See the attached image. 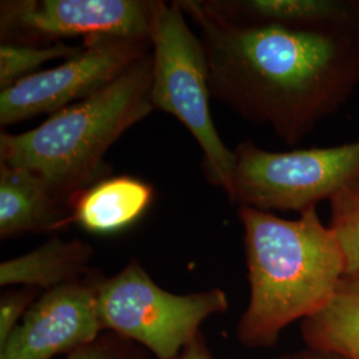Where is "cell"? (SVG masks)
<instances>
[{
    "label": "cell",
    "mask_w": 359,
    "mask_h": 359,
    "mask_svg": "<svg viewBox=\"0 0 359 359\" xmlns=\"http://www.w3.org/2000/svg\"><path fill=\"white\" fill-rule=\"evenodd\" d=\"M271 359H348L344 355L335 354V353H329V351H321V350H313L308 348L305 351H299L295 354H289V355H281L277 358Z\"/></svg>",
    "instance_id": "ffe728a7"
},
{
    "label": "cell",
    "mask_w": 359,
    "mask_h": 359,
    "mask_svg": "<svg viewBox=\"0 0 359 359\" xmlns=\"http://www.w3.org/2000/svg\"><path fill=\"white\" fill-rule=\"evenodd\" d=\"M228 308V295L218 287L191 294L161 289L137 259L114 277L97 280L103 330L140 344L157 359L177 358L200 337L201 325Z\"/></svg>",
    "instance_id": "5b68a950"
},
{
    "label": "cell",
    "mask_w": 359,
    "mask_h": 359,
    "mask_svg": "<svg viewBox=\"0 0 359 359\" xmlns=\"http://www.w3.org/2000/svg\"><path fill=\"white\" fill-rule=\"evenodd\" d=\"M206 8L237 23L316 28L359 23L357 0H212Z\"/></svg>",
    "instance_id": "7c38bea8"
},
{
    "label": "cell",
    "mask_w": 359,
    "mask_h": 359,
    "mask_svg": "<svg viewBox=\"0 0 359 359\" xmlns=\"http://www.w3.org/2000/svg\"><path fill=\"white\" fill-rule=\"evenodd\" d=\"M38 289L22 287L1 295L0 299V347L3 346L25 318L38 297Z\"/></svg>",
    "instance_id": "e0dca14e"
},
{
    "label": "cell",
    "mask_w": 359,
    "mask_h": 359,
    "mask_svg": "<svg viewBox=\"0 0 359 359\" xmlns=\"http://www.w3.org/2000/svg\"><path fill=\"white\" fill-rule=\"evenodd\" d=\"M151 40L86 39L74 57L0 90V126L51 116L90 97L127 72L151 52Z\"/></svg>",
    "instance_id": "52a82bcc"
},
{
    "label": "cell",
    "mask_w": 359,
    "mask_h": 359,
    "mask_svg": "<svg viewBox=\"0 0 359 359\" xmlns=\"http://www.w3.org/2000/svg\"><path fill=\"white\" fill-rule=\"evenodd\" d=\"M83 46L74 47L65 43H55L47 47H36L6 41L0 46V90H6L25 77L39 72L44 63L56 59H71L81 51Z\"/></svg>",
    "instance_id": "9a60e30c"
},
{
    "label": "cell",
    "mask_w": 359,
    "mask_h": 359,
    "mask_svg": "<svg viewBox=\"0 0 359 359\" xmlns=\"http://www.w3.org/2000/svg\"><path fill=\"white\" fill-rule=\"evenodd\" d=\"M234 154L229 200L264 212L301 213L330 200L359 173V142L292 152H270L243 142Z\"/></svg>",
    "instance_id": "8992f818"
},
{
    "label": "cell",
    "mask_w": 359,
    "mask_h": 359,
    "mask_svg": "<svg viewBox=\"0 0 359 359\" xmlns=\"http://www.w3.org/2000/svg\"><path fill=\"white\" fill-rule=\"evenodd\" d=\"M156 1L7 0L0 3L1 38H120L151 40Z\"/></svg>",
    "instance_id": "ba28073f"
},
{
    "label": "cell",
    "mask_w": 359,
    "mask_h": 359,
    "mask_svg": "<svg viewBox=\"0 0 359 359\" xmlns=\"http://www.w3.org/2000/svg\"><path fill=\"white\" fill-rule=\"evenodd\" d=\"M200 27L212 97L287 144L305 139L359 86V23L293 28L224 19L180 1Z\"/></svg>",
    "instance_id": "6da1fadb"
},
{
    "label": "cell",
    "mask_w": 359,
    "mask_h": 359,
    "mask_svg": "<svg viewBox=\"0 0 359 359\" xmlns=\"http://www.w3.org/2000/svg\"><path fill=\"white\" fill-rule=\"evenodd\" d=\"M330 201V229L345 257V276L359 277V173Z\"/></svg>",
    "instance_id": "2e32d148"
},
{
    "label": "cell",
    "mask_w": 359,
    "mask_h": 359,
    "mask_svg": "<svg viewBox=\"0 0 359 359\" xmlns=\"http://www.w3.org/2000/svg\"><path fill=\"white\" fill-rule=\"evenodd\" d=\"M185 15L180 1H156L151 32V102L154 109L176 117L189 130L203 149L206 179L228 196L236 154L215 127L205 50Z\"/></svg>",
    "instance_id": "277c9868"
},
{
    "label": "cell",
    "mask_w": 359,
    "mask_h": 359,
    "mask_svg": "<svg viewBox=\"0 0 359 359\" xmlns=\"http://www.w3.org/2000/svg\"><path fill=\"white\" fill-rule=\"evenodd\" d=\"M69 224L51 189L26 169L0 163V238L62 229Z\"/></svg>",
    "instance_id": "8fae6325"
},
{
    "label": "cell",
    "mask_w": 359,
    "mask_h": 359,
    "mask_svg": "<svg viewBox=\"0 0 359 359\" xmlns=\"http://www.w3.org/2000/svg\"><path fill=\"white\" fill-rule=\"evenodd\" d=\"M309 348L359 359V277L345 276L330 299L302 321Z\"/></svg>",
    "instance_id": "5bb4252c"
},
{
    "label": "cell",
    "mask_w": 359,
    "mask_h": 359,
    "mask_svg": "<svg viewBox=\"0 0 359 359\" xmlns=\"http://www.w3.org/2000/svg\"><path fill=\"white\" fill-rule=\"evenodd\" d=\"M93 256L90 244L81 240L52 237L23 256L0 264V286H23L48 292L76 283L88 271Z\"/></svg>",
    "instance_id": "4fadbf2b"
},
{
    "label": "cell",
    "mask_w": 359,
    "mask_h": 359,
    "mask_svg": "<svg viewBox=\"0 0 359 359\" xmlns=\"http://www.w3.org/2000/svg\"><path fill=\"white\" fill-rule=\"evenodd\" d=\"M67 359H121L117 351L108 344L96 341L90 346L77 350L76 353L68 355Z\"/></svg>",
    "instance_id": "ac0fdd59"
},
{
    "label": "cell",
    "mask_w": 359,
    "mask_h": 359,
    "mask_svg": "<svg viewBox=\"0 0 359 359\" xmlns=\"http://www.w3.org/2000/svg\"><path fill=\"white\" fill-rule=\"evenodd\" d=\"M97 280L86 277L44 292L0 347V359H52L95 344L103 330Z\"/></svg>",
    "instance_id": "9c48e42d"
},
{
    "label": "cell",
    "mask_w": 359,
    "mask_h": 359,
    "mask_svg": "<svg viewBox=\"0 0 359 359\" xmlns=\"http://www.w3.org/2000/svg\"><path fill=\"white\" fill-rule=\"evenodd\" d=\"M152 201L154 187L148 182L130 176L105 177L69 200V224L95 234H114L137 222Z\"/></svg>",
    "instance_id": "30bf717a"
},
{
    "label": "cell",
    "mask_w": 359,
    "mask_h": 359,
    "mask_svg": "<svg viewBox=\"0 0 359 359\" xmlns=\"http://www.w3.org/2000/svg\"><path fill=\"white\" fill-rule=\"evenodd\" d=\"M238 217L250 295L237 335L250 348L274 346L285 327L330 299L345 277V257L316 206L297 219L240 206Z\"/></svg>",
    "instance_id": "7a4b0ae2"
},
{
    "label": "cell",
    "mask_w": 359,
    "mask_h": 359,
    "mask_svg": "<svg viewBox=\"0 0 359 359\" xmlns=\"http://www.w3.org/2000/svg\"><path fill=\"white\" fill-rule=\"evenodd\" d=\"M152 52L112 84L63 108L39 127L0 135V163L23 168L41 180L63 204L109 168L104 156L126 130L154 111Z\"/></svg>",
    "instance_id": "3957f363"
},
{
    "label": "cell",
    "mask_w": 359,
    "mask_h": 359,
    "mask_svg": "<svg viewBox=\"0 0 359 359\" xmlns=\"http://www.w3.org/2000/svg\"><path fill=\"white\" fill-rule=\"evenodd\" d=\"M176 359H215L213 355L210 354L209 348L206 347L204 339L201 338V335L191 344L187 348H184V351L180 354Z\"/></svg>",
    "instance_id": "d6986e66"
}]
</instances>
